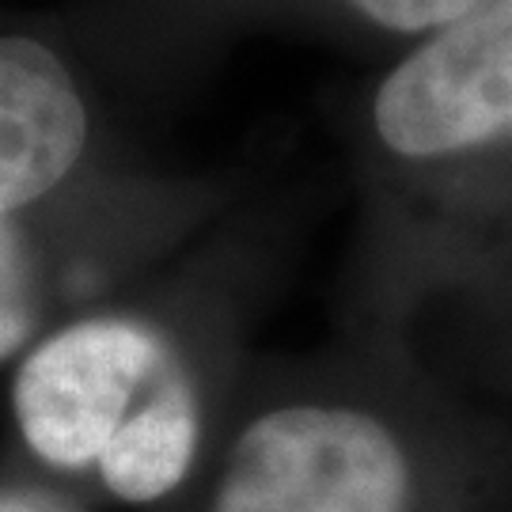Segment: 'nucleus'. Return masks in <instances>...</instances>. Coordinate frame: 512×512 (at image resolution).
<instances>
[{
    "label": "nucleus",
    "mask_w": 512,
    "mask_h": 512,
    "mask_svg": "<svg viewBox=\"0 0 512 512\" xmlns=\"http://www.w3.org/2000/svg\"><path fill=\"white\" fill-rule=\"evenodd\" d=\"M12 410L27 448L61 471L95 467L122 501L171 494L198 456L202 410L164 334L92 315L38 342L19 365Z\"/></svg>",
    "instance_id": "nucleus-1"
},
{
    "label": "nucleus",
    "mask_w": 512,
    "mask_h": 512,
    "mask_svg": "<svg viewBox=\"0 0 512 512\" xmlns=\"http://www.w3.org/2000/svg\"><path fill=\"white\" fill-rule=\"evenodd\" d=\"M410 467L384 421L281 406L243 429L213 512H406Z\"/></svg>",
    "instance_id": "nucleus-2"
},
{
    "label": "nucleus",
    "mask_w": 512,
    "mask_h": 512,
    "mask_svg": "<svg viewBox=\"0 0 512 512\" xmlns=\"http://www.w3.org/2000/svg\"><path fill=\"white\" fill-rule=\"evenodd\" d=\"M372 129L403 164L512 141V0H478L380 80Z\"/></svg>",
    "instance_id": "nucleus-3"
},
{
    "label": "nucleus",
    "mask_w": 512,
    "mask_h": 512,
    "mask_svg": "<svg viewBox=\"0 0 512 512\" xmlns=\"http://www.w3.org/2000/svg\"><path fill=\"white\" fill-rule=\"evenodd\" d=\"M88 137V99L65 57L31 35H0V217L69 183Z\"/></svg>",
    "instance_id": "nucleus-4"
},
{
    "label": "nucleus",
    "mask_w": 512,
    "mask_h": 512,
    "mask_svg": "<svg viewBox=\"0 0 512 512\" xmlns=\"http://www.w3.org/2000/svg\"><path fill=\"white\" fill-rule=\"evenodd\" d=\"M38 323V270L19 217H0V361H8Z\"/></svg>",
    "instance_id": "nucleus-5"
},
{
    "label": "nucleus",
    "mask_w": 512,
    "mask_h": 512,
    "mask_svg": "<svg viewBox=\"0 0 512 512\" xmlns=\"http://www.w3.org/2000/svg\"><path fill=\"white\" fill-rule=\"evenodd\" d=\"M346 4L384 31L429 38L437 35L440 27L467 16L478 0H346Z\"/></svg>",
    "instance_id": "nucleus-6"
},
{
    "label": "nucleus",
    "mask_w": 512,
    "mask_h": 512,
    "mask_svg": "<svg viewBox=\"0 0 512 512\" xmlns=\"http://www.w3.org/2000/svg\"><path fill=\"white\" fill-rule=\"evenodd\" d=\"M0 512H65V509L46 505V501H35V497H23V494H0Z\"/></svg>",
    "instance_id": "nucleus-7"
}]
</instances>
